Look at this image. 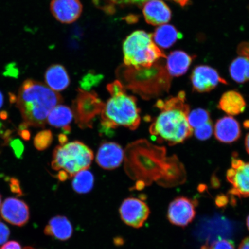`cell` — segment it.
Masks as SVG:
<instances>
[{
	"instance_id": "obj_1",
	"label": "cell",
	"mask_w": 249,
	"mask_h": 249,
	"mask_svg": "<svg viewBox=\"0 0 249 249\" xmlns=\"http://www.w3.org/2000/svg\"><path fill=\"white\" fill-rule=\"evenodd\" d=\"M164 147H158L146 140L129 144L124 152L125 170L130 178L137 180V189L154 181L165 186L179 184L185 180V171L176 156L166 155Z\"/></svg>"
},
{
	"instance_id": "obj_2",
	"label": "cell",
	"mask_w": 249,
	"mask_h": 249,
	"mask_svg": "<svg viewBox=\"0 0 249 249\" xmlns=\"http://www.w3.org/2000/svg\"><path fill=\"white\" fill-rule=\"evenodd\" d=\"M156 107L161 113L149 127V132L159 142L173 146L184 142L192 136L194 129L188 122L190 107L186 102L185 92L180 91L166 100H159Z\"/></svg>"
},
{
	"instance_id": "obj_3",
	"label": "cell",
	"mask_w": 249,
	"mask_h": 249,
	"mask_svg": "<svg viewBox=\"0 0 249 249\" xmlns=\"http://www.w3.org/2000/svg\"><path fill=\"white\" fill-rule=\"evenodd\" d=\"M62 102L61 95L48 86L27 79L18 91L17 107L28 126L44 127L52 109Z\"/></svg>"
},
{
	"instance_id": "obj_4",
	"label": "cell",
	"mask_w": 249,
	"mask_h": 249,
	"mask_svg": "<svg viewBox=\"0 0 249 249\" xmlns=\"http://www.w3.org/2000/svg\"><path fill=\"white\" fill-rule=\"evenodd\" d=\"M119 81L124 88L145 99L158 97L169 91L171 76L166 67L158 62L149 68L135 69L127 67Z\"/></svg>"
},
{
	"instance_id": "obj_5",
	"label": "cell",
	"mask_w": 249,
	"mask_h": 249,
	"mask_svg": "<svg viewBox=\"0 0 249 249\" xmlns=\"http://www.w3.org/2000/svg\"><path fill=\"white\" fill-rule=\"evenodd\" d=\"M111 96L101 114L103 129H114L120 126L133 130L138 128L141 118L136 98L127 95L126 90Z\"/></svg>"
},
{
	"instance_id": "obj_6",
	"label": "cell",
	"mask_w": 249,
	"mask_h": 249,
	"mask_svg": "<svg viewBox=\"0 0 249 249\" xmlns=\"http://www.w3.org/2000/svg\"><path fill=\"white\" fill-rule=\"evenodd\" d=\"M93 160L91 149L75 141L58 145L53 154L52 168L58 171L61 181L71 178L79 171L88 169Z\"/></svg>"
},
{
	"instance_id": "obj_7",
	"label": "cell",
	"mask_w": 249,
	"mask_h": 249,
	"mask_svg": "<svg viewBox=\"0 0 249 249\" xmlns=\"http://www.w3.org/2000/svg\"><path fill=\"white\" fill-rule=\"evenodd\" d=\"M124 61L135 69L149 68L161 58H166L152 38V34L139 30L132 33L123 43Z\"/></svg>"
},
{
	"instance_id": "obj_8",
	"label": "cell",
	"mask_w": 249,
	"mask_h": 249,
	"mask_svg": "<svg viewBox=\"0 0 249 249\" xmlns=\"http://www.w3.org/2000/svg\"><path fill=\"white\" fill-rule=\"evenodd\" d=\"M105 104L95 92H88L79 89L77 97L72 103V111L76 123L80 128H91L92 121L101 114Z\"/></svg>"
},
{
	"instance_id": "obj_9",
	"label": "cell",
	"mask_w": 249,
	"mask_h": 249,
	"mask_svg": "<svg viewBox=\"0 0 249 249\" xmlns=\"http://www.w3.org/2000/svg\"><path fill=\"white\" fill-rule=\"evenodd\" d=\"M121 220L126 225L139 229L144 225L150 214L148 205L141 199L129 197L121 204L119 209Z\"/></svg>"
},
{
	"instance_id": "obj_10",
	"label": "cell",
	"mask_w": 249,
	"mask_h": 249,
	"mask_svg": "<svg viewBox=\"0 0 249 249\" xmlns=\"http://www.w3.org/2000/svg\"><path fill=\"white\" fill-rule=\"evenodd\" d=\"M226 177L232 186L230 195L240 198L249 197V163L232 156L231 168L227 171Z\"/></svg>"
},
{
	"instance_id": "obj_11",
	"label": "cell",
	"mask_w": 249,
	"mask_h": 249,
	"mask_svg": "<svg viewBox=\"0 0 249 249\" xmlns=\"http://www.w3.org/2000/svg\"><path fill=\"white\" fill-rule=\"evenodd\" d=\"M196 203L185 197H177L169 205L167 218L173 225L184 227L191 223L196 216Z\"/></svg>"
},
{
	"instance_id": "obj_12",
	"label": "cell",
	"mask_w": 249,
	"mask_h": 249,
	"mask_svg": "<svg viewBox=\"0 0 249 249\" xmlns=\"http://www.w3.org/2000/svg\"><path fill=\"white\" fill-rule=\"evenodd\" d=\"M191 80L193 89L200 93L210 92L220 83L227 84L216 70L207 65L196 67L192 71Z\"/></svg>"
},
{
	"instance_id": "obj_13",
	"label": "cell",
	"mask_w": 249,
	"mask_h": 249,
	"mask_svg": "<svg viewBox=\"0 0 249 249\" xmlns=\"http://www.w3.org/2000/svg\"><path fill=\"white\" fill-rule=\"evenodd\" d=\"M3 219L12 225L22 226L29 219V208L25 202L16 198H8L1 207Z\"/></svg>"
},
{
	"instance_id": "obj_14",
	"label": "cell",
	"mask_w": 249,
	"mask_h": 249,
	"mask_svg": "<svg viewBox=\"0 0 249 249\" xmlns=\"http://www.w3.org/2000/svg\"><path fill=\"white\" fill-rule=\"evenodd\" d=\"M51 9L53 15L61 23L74 22L82 13L80 0H52Z\"/></svg>"
},
{
	"instance_id": "obj_15",
	"label": "cell",
	"mask_w": 249,
	"mask_h": 249,
	"mask_svg": "<svg viewBox=\"0 0 249 249\" xmlns=\"http://www.w3.org/2000/svg\"><path fill=\"white\" fill-rule=\"evenodd\" d=\"M124 158V152L119 144L116 142H107L99 147L96 160L102 169L110 170L119 167Z\"/></svg>"
},
{
	"instance_id": "obj_16",
	"label": "cell",
	"mask_w": 249,
	"mask_h": 249,
	"mask_svg": "<svg viewBox=\"0 0 249 249\" xmlns=\"http://www.w3.org/2000/svg\"><path fill=\"white\" fill-rule=\"evenodd\" d=\"M142 5L143 15L148 24L152 26H161L169 22L171 20L170 9L161 0H150Z\"/></svg>"
},
{
	"instance_id": "obj_17",
	"label": "cell",
	"mask_w": 249,
	"mask_h": 249,
	"mask_svg": "<svg viewBox=\"0 0 249 249\" xmlns=\"http://www.w3.org/2000/svg\"><path fill=\"white\" fill-rule=\"evenodd\" d=\"M215 138L221 142L232 143L240 138V124L235 118L226 116L218 120L214 127Z\"/></svg>"
},
{
	"instance_id": "obj_18",
	"label": "cell",
	"mask_w": 249,
	"mask_h": 249,
	"mask_svg": "<svg viewBox=\"0 0 249 249\" xmlns=\"http://www.w3.org/2000/svg\"><path fill=\"white\" fill-rule=\"evenodd\" d=\"M46 235L61 241L68 240L73 235V228L70 220L67 217L58 215L51 220L44 230Z\"/></svg>"
},
{
	"instance_id": "obj_19",
	"label": "cell",
	"mask_w": 249,
	"mask_h": 249,
	"mask_svg": "<svg viewBox=\"0 0 249 249\" xmlns=\"http://www.w3.org/2000/svg\"><path fill=\"white\" fill-rule=\"evenodd\" d=\"M166 58V68L168 73L171 76L179 77L186 73L195 57L185 52L176 51L171 52Z\"/></svg>"
},
{
	"instance_id": "obj_20",
	"label": "cell",
	"mask_w": 249,
	"mask_h": 249,
	"mask_svg": "<svg viewBox=\"0 0 249 249\" xmlns=\"http://www.w3.org/2000/svg\"><path fill=\"white\" fill-rule=\"evenodd\" d=\"M45 82L50 89L55 92L66 89L70 84V79L65 68L61 65H53L47 70Z\"/></svg>"
},
{
	"instance_id": "obj_21",
	"label": "cell",
	"mask_w": 249,
	"mask_h": 249,
	"mask_svg": "<svg viewBox=\"0 0 249 249\" xmlns=\"http://www.w3.org/2000/svg\"><path fill=\"white\" fill-rule=\"evenodd\" d=\"M246 106L245 99L240 93L229 91L223 93L218 108L229 116H237L245 111Z\"/></svg>"
},
{
	"instance_id": "obj_22",
	"label": "cell",
	"mask_w": 249,
	"mask_h": 249,
	"mask_svg": "<svg viewBox=\"0 0 249 249\" xmlns=\"http://www.w3.org/2000/svg\"><path fill=\"white\" fill-rule=\"evenodd\" d=\"M73 114L72 110L67 106L58 105L49 113L47 122L52 126L60 128L64 134L70 133L71 127L70 124L72 121Z\"/></svg>"
},
{
	"instance_id": "obj_23",
	"label": "cell",
	"mask_w": 249,
	"mask_h": 249,
	"mask_svg": "<svg viewBox=\"0 0 249 249\" xmlns=\"http://www.w3.org/2000/svg\"><path fill=\"white\" fill-rule=\"evenodd\" d=\"M182 36V34L175 27L166 24L160 26L152 34L155 44L164 49L170 48Z\"/></svg>"
},
{
	"instance_id": "obj_24",
	"label": "cell",
	"mask_w": 249,
	"mask_h": 249,
	"mask_svg": "<svg viewBox=\"0 0 249 249\" xmlns=\"http://www.w3.org/2000/svg\"><path fill=\"white\" fill-rule=\"evenodd\" d=\"M230 76L239 84L249 81V58L239 56L233 60L229 68Z\"/></svg>"
},
{
	"instance_id": "obj_25",
	"label": "cell",
	"mask_w": 249,
	"mask_h": 249,
	"mask_svg": "<svg viewBox=\"0 0 249 249\" xmlns=\"http://www.w3.org/2000/svg\"><path fill=\"white\" fill-rule=\"evenodd\" d=\"M73 178L71 185L74 191L79 194H88L94 185V176L88 169L79 171Z\"/></svg>"
},
{
	"instance_id": "obj_26",
	"label": "cell",
	"mask_w": 249,
	"mask_h": 249,
	"mask_svg": "<svg viewBox=\"0 0 249 249\" xmlns=\"http://www.w3.org/2000/svg\"><path fill=\"white\" fill-rule=\"evenodd\" d=\"M211 121L209 112L202 108H196L189 112L188 122L193 129Z\"/></svg>"
},
{
	"instance_id": "obj_27",
	"label": "cell",
	"mask_w": 249,
	"mask_h": 249,
	"mask_svg": "<svg viewBox=\"0 0 249 249\" xmlns=\"http://www.w3.org/2000/svg\"><path fill=\"white\" fill-rule=\"evenodd\" d=\"M53 135L51 130H43L37 134L34 138V146L39 151L45 150L51 145Z\"/></svg>"
},
{
	"instance_id": "obj_28",
	"label": "cell",
	"mask_w": 249,
	"mask_h": 249,
	"mask_svg": "<svg viewBox=\"0 0 249 249\" xmlns=\"http://www.w3.org/2000/svg\"><path fill=\"white\" fill-rule=\"evenodd\" d=\"M103 79L101 74H95L89 73L84 77L80 82V85L82 89L84 91H88L92 87L96 86L100 83Z\"/></svg>"
},
{
	"instance_id": "obj_29",
	"label": "cell",
	"mask_w": 249,
	"mask_h": 249,
	"mask_svg": "<svg viewBox=\"0 0 249 249\" xmlns=\"http://www.w3.org/2000/svg\"><path fill=\"white\" fill-rule=\"evenodd\" d=\"M195 135L198 139L205 140L210 139L213 132V123L211 121L194 129Z\"/></svg>"
},
{
	"instance_id": "obj_30",
	"label": "cell",
	"mask_w": 249,
	"mask_h": 249,
	"mask_svg": "<svg viewBox=\"0 0 249 249\" xmlns=\"http://www.w3.org/2000/svg\"><path fill=\"white\" fill-rule=\"evenodd\" d=\"M201 249H235L234 244L229 239L219 238L211 245L202 246Z\"/></svg>"
},
{
	"instance_id": "obj_31",
	"label": "cell",
	"mask_w": 249,
	"mask_h": 249,
	"mask_svg": "<svg viewBox=\"0 0 249 249\" xmlns=\"http://www.w3.org/2000/svg\"><path fill=\"white\" fill-rule=\"evenodd\" d=\"M150 0H111L114 4L120 5L139 4L142 5ZM177 3L182 7H185L190 4V0H171Z\"/></svg>"
},
{
	"instance_id": "obj_32",
	"label": "cell",
	"mask_w": 249,
	"mask_h": 249,
	"mask_svg": "<svg viewBox=\"0 0 249 249\" xmlns=\"http://www.w3.org/2000/svg\"><path fill=\"white\" fill-rule=\"evenodd\" d=\"M9 145L14 152V154L18 159H22L24 147L23 142L20 139H11L8 142Z\"/></svg>"
},
{
	"instance_id": "obj_33",
	"label": "cell",
	"mask_w": 249,
	"mask_h": 249,
	"mask_svg": "<svg viewBox=\"0 0 249 249\" xmlns=\"http://www.w3.org/2000/svg\"><path fill=\"white\" fill-rule=\"evenodd\" d=\"M10 231L7 225L0 220V247L7 242Z\"/></svg>"
},
{
	"instance_id": "obj_34",
	"label": "cell",
	"mask_w": 249,
	"mask_h": 249,
	"mask_svg": "<svg viewBox=\"0 0 249 249\" xmlns=\"http://www.w3.org/2000/svg\"><path fill=\"white\" fill-rule=\"evenodd\" d=\"M237 53L239 56L249 58V42L241 43L238 47Z\"/></svg>"
},
{
	"instance_id": "obj_35",
	"label": "cell",
	"mask_w": 249,
	"mask_h": 249,
	"mask_svg": "<svg viewBox=\"0 0 249 249\" xmlns=\"http://www.w3.org/2000/svg\"><path fill=\"white\" fill-rule=\"evenodd\" d=\"M216 204L218 207H225L228 203V198L224 195H221L217 196L215 200Z\"/></svg>"
},
{
	"instance_id": "obj_36",
	"label": "cell",
	"mask_w": 249,
	"mask_h": 249,
	"mask_svg": "<svg viewBox=\"0 0 249 249\" xmlns=\"http://www.w3.org/2000/svg\"><path fill=\"white\" fill-rule=\"evenodd\" d=\"M1 249H22L21 246L18 242L15 241H10L5 243L2 246Z\"/></svg>"
},
{
	"instance_id": "obj_37",
	"label": "cell",
	"mask_w": 249,
	"mask_h": 249,
	"mask_svg": "<svg viewBox=\"0 0 249 249\" xmlns=\"http://www.w3.org/2000/svg\"><path fill=\"white\" fill-rule=\"evenodd\" d=\"M11 189L14 192H20L19 182L18 180L15 178H12L11 179L10 183Z\"/></svg>"
},
{
	"instance_id": "obj_38",
	"label": "cell",
	"mask_w": 249,
	"mask_h": 249,
	"mask_svg": "<svg viewBox=\"0 0 249 249\" xmlns=\"http://www.w3.org/2000/svg\"><path fill=\"white\" fill-rule=\"evenodd\" d=\"M18 134L21 138L24 140H26V141H28V140L30 139L31 134L29 130L24 129L18 130Z\"/></svg>"
},
{
	"instance_id": "obj_39",
	"label": "cell",
	"mask_w": 249,
	"mask_h": 249,
	"mask_svg": "<svg viewBox=\"0 0 249 249\" xmlns=\"http://www.w3.org/2000/svg\"><path fill=\"white\" fill-rule=\"evenodd\" d=\"M238 249H249V237L246 238L239 246Z\"/></svg>"
},
{
	"instance_id": "obj_40",
	"label": "cell",
	"mask_w": 249,
	"mask_h": 249,
	"mask_svg": "<svg viewBox=\"0 0 249 249\" xmlns=\"http://www.w3.org/2000/svg\"><path fill=\"white\" fill-rule=\"evenodd\" d=\"M59 142H60L61 145H63L67 143V138L66 135L65 134H62V135H60L58 136Z\"/></svg>"
},
{
	"instance_id": "obj_41",
	"label": "cell",
	"mask_w": 249,
	"mask_h": 249,
	"mask_svg": "<svg viewBox=\"0 0 249 249\" xmlns=\"http://www.w3.org/2000/svg\"><path fill=\"white\" fill-rule=\"evenodd\" d=\"M245 145L246 150H247L248 153L249 154V133L246 136Z\"/></svg>"
},
{
	"instance_id": "obj_42",
	"label": "cell",
	"mask_w": 249,
	"mask_h": 249,
	"mask_svg": "<svg viewBox=\"0 0 249 249\" xmlns=\"http://www.w3.org/2000/svg\"><path fill=\"white\" fill-rule=\"evenodd\" d=\"M9 101H10L12 104L17 102V98L16 97L15 95L13 93H9Z\"/></svg>"
},
{
	"instance_id": "obj_43",
	"label": "cell",
	"mask_w": 249,
	"mask_h": 249,
	"mask_svg": "<svg viewBox=\"0 0 249 249\" xmlns=\"http://www.w3.org/2000/svg\"><path fill=\"white\" fill-rule=\"evenodd\" d=\"M8 116V113L6 111H2L1 113H0V118H1L2 120H5L7 119Z\"/></svg>"
},
{
	"instance_id": "obj_44",
	"label": "cell",
	"mask_w": 249,
	"mask_h": 249,
	"mask_svg": "<svg viewBox=\"0 0 249 249\" xmlns=\"http://www.w3.org/2000/svg\"><path fill=\"white\" fill-rule=\"evenodd\" d=\"M4 103V96H3L2 93L0 91V108H1Z\"/></svg>"
},
{
	"instance_id": "obj_45",
	"label": "cell",
	"mask_w": 249,
	"mask_h": 249,
	"mask_svg": "<svg viewBox=\"0 0 249 249\" xmlns=\"http://www.w3.org/2000/svg\"><path fill=\"white\" fill-rule=\"evenodd\" d=\"M247 225L248 228V229L249 230V215L248 216V217L247 218Z\"/></svg>"
},
{
	"instance_id": "obj_46",
	"label": "cell",
	"mask_w": 249,
	"mask_h": 249,
	"mask_svg": "<svg viewBox=\"0 0 249 249\" xmlns=\"http://www.w3.org/2000/svg\"><path fill=\"white\" fill-rule=\"evenodd\" d=\"M23 249H36L31 248V247H26V248H24Z\"/></svg>"
},
{
	"instance_id": "obj_47",
	"label": "cell",
	"mask_w": 249,
	"mask_h": 249,
	"mask_svg": "<svg viewBox=\"0 0 249 249\" xmlns=\"http://www.w3.org/2000/svg\"><path fill=\"white\" fill-rule=\"evenodd\" d=\"M1 196H0V207H1Z\"/></svg>"
}]
</instances>
